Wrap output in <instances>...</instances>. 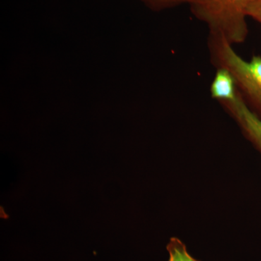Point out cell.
Listing matches in <instances>:
<instances>
[{"mask_svg": "<svg viewBox=\"0 0 261 261\" xmlns=\"http://www.w3.org/2000/svg\"><path fill=\"white\" fill-rule=\"evenodd\" d=\"M247 16L251 17L261 23V0H256L248 7Z\"/></svg>", "mask_w": 261, "mask_h": 261, "instance_id": "obj_7", "label": "cell"}, {"mask_svg": "<svg viewBox=\"0 0 261 261\" xmlns=\"http://www.w3.org/2000/svg\"><path fill=\"white\" fill-rule=\"evenodd\" d=\"M213 51L219 68L229 71L237 85L261 114V57L245 61L224 38L213 37Z\"/></svg>", "mask_w": 261, "mask_h": 261, "instance_id": "obj_2", "label": "cell"}, {"mask_svg": "<svg viewBox=\"0 0 261 261\" xmlns=\"http://www.w3.org/2000/svg\"><path fill=\"white\" fill-rule=\"evenodd\" d=\"M146 4L154 9H162L167 7L173 6L174 5L182 3H192V0H142Z\"/></svg>", "mask_w": 261, "mask_h": 261, "instance_id": "obj_6", "label": "cell"}, {"mask_svg": "<svg viewBox=\"0 0 261 261\" xmlns=\"http://www.w3.org/2000/svg\"><path fill=\"white\" fill-rule=\"evenodd\" d=\"M167 250L169 253L168 261H199L189 253L185 244L177 238L171 239Z\"/></svg>", "mask_w": 261, "mask_h": 261, "instance_id": "obj_5", "label": "cell"}, {"mask_svg": "<svg viewBox=\"0 0 261 261\" xmlns=\"http://www.w3.org/2000/svg\"><path fill=\"white\" fill-rule=\"evenodd\" d=\"M256 0H192V13L205 22L211 36L224 38L230 44L242 43L248 29L246 11Z\"/></svg>", "mask_w": 261, "mask_h": 261, "instance_id": "obj_1", "label": "cell"}, {"mask_svg": "<svg viewBox=\"0 0 261 261\" xmlns=\"http://www.w3.org/2000/svg\"><path fill=\"white\" fill-rule=\"evenodd\" d=\"M243 128L247 138L261 153V118L247 107L241 94L231 102L224 103Z\"/></svg>", "mask_w": 261, "mask_h": 261, "instance_id": "obj_3", "label": "cell"}, {"mask_svg": "<svg viewBox=\"0 0 261 261\" xmlns=\"http://www.w3.org/2000/svg\"><path fill=\"white\" fill-rule=\"evenodd\" d=\"M236 85L229 71L224 68H219L211 85V96L222 103L231 102L238 97Z\"/></svg>", "mask_w": 261, "mask_h": 261, "instance_id": "obj_4", "label": "cell"}]
</instances>
